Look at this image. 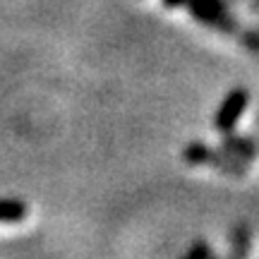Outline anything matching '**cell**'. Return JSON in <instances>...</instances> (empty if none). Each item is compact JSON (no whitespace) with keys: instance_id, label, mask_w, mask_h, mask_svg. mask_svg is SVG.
Masks as SVG:
<instances>
[{"instance_id":"52a82bcc","label":"cell","mask_w":259,"mask_h":259,"mask_svg":"<svg viewBox=\"0 0 259 259\" xmlns=\"http://www.w3.org/2000/svg\"><path fill=\"white\" fill-rule=\"evenodd\" d=\"M185 257L187 259H197V257H211V250H209V247H206V245H204L202 240L197 242V245H194V247H190V250L185 252Z\"/></svg>"},{"instance_id":"5b68a950","label":"cell","mask_w":259,"mask_h":259,"mask_svg":"<svg viewBox=\"0 0 259 259\" xmlns=\"http://www.w3.org/2000/svg\"><path fill=\"white\" fill-rule=\"evenodd\" d=\"M27 204L22 199H0V223H17L27 219Z\"/></svg>"},{"instance_id":"ba28073f","label":"cell","mask_w":259,"mask_h":259,"mask_svg":"<svg viewBox=\"0 0 259 259\" xmlns=\"http://www.w3.org/2000/svg\"><path fill=\"white\" fill-rule=\"evenodd\" d=\"M166 8H183L185 5V0H161Z\"/></svg>"},{"instance_id":"6da1fadb","label":"cell","mask_w":259,"mask_h":259,"mask_svg":"<svg viewBox=\"0 0 259 259\" xmlns=\"http://www.w3.org/2000/svg\"><path fill=\"white\" fill-rule=\"evenodd\" d=\"M185 5L197 22H204V24L242 41V46L247 48L252 56L259 58V31L242 27L240 22L226 10L223 0H185Z\"/></svg>"},{"instance_id":"8992f818","label":"cell","mask_w":259,"mask_h":259,"mask_svg":"<svg viewBox=\"0 0 259 259\" xmlns=\"http://www.w3.org/2000/svg\"><path fill=\"white\" fill-rule=\"evenodd\" d=\"M233 238H235V240H233V254H247V247H250L247 228H238Z\"/></svg>"},{"instance_id":"3957f363","label":"cell","mask_w":259,"mask_h":259,"mask_svg":"<svg viewBox=\"0 0 259 259\" xmlns=\"http://www.w3.org/2000/svg\"><path fill=\"white\" fill-rule=\"evenodd\" d=\"M247 101H250V96H247V92L240 89V87L228 92V96L221 101L219 111L213 115V127H216V132H221V135L233 132L235 122L240 120V115L245 113V108H247Z\"/></svg>"},{"instance_id":"7a4b0ae2","label":"cell","mask_w":259,"mask_h":259,"mask_svg":"<svg viewBox=\"0 0 259 259\" xmlns=\"http://www.w3.org/2000/svg\"><path fill=\"white\" fill-rule=\"evenodd\" d=\"M183 158L190 166H213L228 173V176H245L247 173V161L240 156H233L228 151H213L202 142H190L183 149Z\"/></svg>"},{"instance_id":"277c9868","label":"cell","mask_w":259,"mask_h":259,"mask_svg":"<svg viewBox=\"0 0 259 259\" xmlns=\"http://www.w3.org/2000/svg\"><path fill=\"white\" fill-rule=\"evenodd\" d=\"M221 149L233 154V156L245 158V161H252V158L257 156V144L250 137H235L231 132H226V139L221 142Z\"/></svg>"}]
</instances>
